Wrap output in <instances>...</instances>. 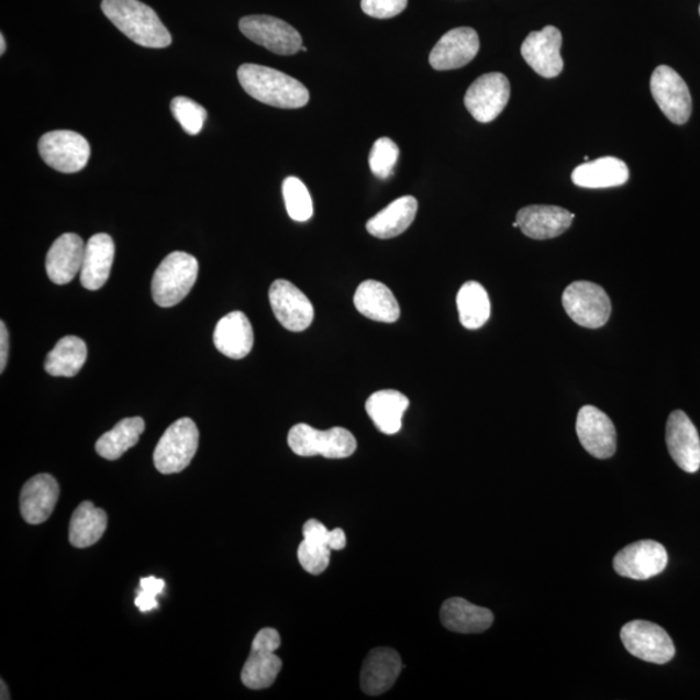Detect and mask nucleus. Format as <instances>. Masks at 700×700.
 Wrapping results in <instances>:
<instances>
[{"label":"nucleus","mask_w":700,"mask_h":700,"mask_svg":"<svg viewBox=\"0 0 700 700\" xmlns=\"http://www.w3.org/2000/svg\"><path fill=\"white\" fill-rule=\"evenodd\" d=\"M620 638L627 652L644 662L666 664L673 660L676 654L675 644L669 634L662 626L646 620H633L626 623L620 632Z\"/></svg>","instance_id":"obj_9"},{"label":"nucleus","mask_w":700,"mask_h":700,"mask_svg":"<svg viewBox=\"0 0 700 700\" xmlns=\"http://www.w3.org/2000/svg\"><path fill=\"white\" fill-rule=\"evenodd\" d=\"M199 274V263L186 252H173L158 265L153 279L156 304L171 308L190 293Z\"/></svg>","instance_id":"obj_3"},{"label":"nucleus","mask_w":700,"mask_h":700,"mask_svg":"<svg viewBox=\"0 0 700 700\" xmlns=\"http://www.w3.org/2000/svg\"><path fill=\"white\" fill-rule=\"evenodd\" d=\"M5 53V41H4V35L0 34V54H4Z\"/></svg>","instance_id":"obj_42"},{"label":"nucleus","mask_w":700,"mask_h":700,"mask_svg":"<svg viewBox=\"0 0 700 700\" xmlns=\"http://www.w3.org/2000/svg\"><path fill=\"white\" fill-rule=\"evenodd\" d=\"M569 319L581 327L599 329L611 315V300L601 286L580 280L569 285L562 298Z\"/></svg>","instance_id":"obj_6"},{"label":"nucleus","mask_w":700,"mask_h":700,"mask_svg":"<svg viewBox=\"0 0 700 700\" xmlns=\"http://www.w3.org/2000/svg\"><path fill=\"white\" fill-rule=\"evenodd\" d=\"M2 685H0V688H2V700H9L10 699V695H9V689H7V685L4 684V681L2 680V682H0Z\"/></svg>","instance_id":"obj_41"},{"label":"nucleus","mask_w":700,"mask_h":700,"mask_svg":"<svg viewBox=\"0 0 700 700\" xmlns=\"http://www.w3.org/2000/svg\"><path fill=\"white\" fill-rule=\"evenodd\" d=\"M457 307L462 326L467 330H478L485 326L489 320V296L486 288L478 281H467L460 287L457 296Z\"/></svg>","instance_id":"obj_34"},{"label":"nucleus","mask_w":700,"mask_h":700,"mask_svg":"<svg viewBox=\"0 0 700 700\" xmlns=\"http://www.w3.org/2000/svg\"><path fill=\"white\" fill-rule=\"evenodd\" d=\"M141 590L136 593L135 605L142 612H148L158 609L156 597L163 593L165 581L156 579L154 576L143 577L141 580Z\"/></svg>","instance_id":"obj_38"},{"label":"nucleus","mask_w":700,"mask_h":700,"mask_svg":"<svg viewBox=\"0 0 700 700\" xmlns=\"http://www.w3.org/2000/svg\"><path fill=\"white\" fill-rule=\"evenodd\" d=\"M304 541L299 546L298 557L302 568L312 575H321L330 566L331 551H343L346 536L342 529L329 531L324 524L310 519L302 526Z\"/></svg>","instance_id":"obj_11"},{"label":"nucleus","mask_w":700,"mask_h":700,"mask_svg":"<svg viewBox=\"0 0 700 700\" xmlns=\"http://www.w3.org/2000/svg\"><path fill=\"white\" fill-rule=\"evenodd\" d=\"M668 565L666 547L653 540H642L627 545L613 558L616 574L632 580H648L659 575Z\"/></svg>","instance_id":"obj_13"},{"label":"nucleus","mask_w":700,"mask_h":700,"mask_svg":"<svg viewBox=\"0 0 700 700\" xmlns=\"http://www.w3.org/2000/svg\"><path fill=\"white\" fill-rule=\"evenodd\" d=\"M408 0H363L360 7L374 19H392L405 11Z\"/></svg>","instance_id":"obj_39"},{"label":"nucleus","mask_w":700,"mask_h":700,"mask_svg":"<svg viewBox=\"0 0 700 700\" xmlns=\"http://www.w3.org/2000/svg\"><path fill=\"white\" fill-rule=\"evenodd\" d=\"M288 445L300 457L343 459L356 452L357 440L352 432L342 427L320 431L300 423L288 433Z\"/></svg>","instance_id":"obj_4"},{"label":"nucleus","mask_w":700,"mask_h":700,"mask_svg":"<svg viewBox=\"0 0 700 700\" xmlns=\"http://www.w3.org/2000/svg\"><path fill=\"white\" fill-rule=\"evenodd\" d=\"M269 300L274 315L288 331L307 330L314 320V308L308 296L291 281L278 279L269 290Z\"/></svg>","instance_id":"obj_15"},{"label":"nucleus","mask_w":700,"mask_h":700,"mask_svg":"<svg viewBox=\"0 0 700 700\" xmlns=\"http://www.w3.org/2000/svg\"><path fill=\"white\" fill-rule=\"evenodd\" d=\"M402 669L401 656L393 648L371 649L360 670V687L367 696H381L391 689Z\"/></svg>","instance_id":"obj_22"},{"label":"nucleus","mask_w":700,"mask_h":700,"mask_svg":"<svg viewBox=\"0 0 700 700\" xmlns=\"http://www.w3.org/2000/svg\"><path fill=\"white\" fill-rule=\"evenodd\" d=\"M105 18L142 47L165 48L171 45V35L157 13L140 0H103Z\"/></svg>","instance_id":"obj_2"},{"label":"nucleus","mask_w":700,"mask_h":700,"mask_svg":"<svg viewBox=\"0 0 700 700\" xmlns=\"http://www.w3.org/2000/svg\"><path fill=\"white\" fill-rule=\"evenodd\" d=\"M86 358H88V346L82 338L65 336L48 353L45 369L53 377H76L81 371Z\"/></svg>","instance_id":"obj_32"},{"label":"nucleus","mask_w":700,"mask_h":700,"mask_svg":"<svg viewBox=\"0 0 700 700\" xmlns=\"http://www.w3.org/2000/svg\"><path fill=\"white\" fill-rule=\"evenodd\" d=\"M199 447V430L190 418H182L165 431L154 453L158 473H182L191 464Z\"/></svg>","instance_id":"obj_5"},{"label":"nucleus","mask_w":700,"mask_h":700,"mask_svg":"<svg viewBox=\"0 0 700 700\" xmlns=\"http://www.w3.org/2000/svg\"><path fill=\"white\" fill-rule=\"evenodd\" d=\"M510 82L502 74L479 77L465 96V105L481 124L492 122L502 113L510 99Z\"/></svg>","instance_id":"obj_14"},{"label":"nucleus","mask_w":700,"mask_h":700,"mask_svg":"<svg viewBox=\"0 0 700 700\" xmlns=\"http://www.w3.org/2000/svg\"><path fill=\"white\" fill-rule=\"evenodd\" d=\"M630 179V169L616 157H601L577 166L573 182L582 189H610L623 186Z\"/></svg>","instance_id":"obj_28"},{"label":"nucleus","mask_w":700,"mask_h":700,"mask_svg":"<svg viewBox=\"0 0 700 700\" xmlns=\"http://www.w3.org/2000/svg\"><path fill=\"white\" fill-rule=\"evenodd\" d=\"M213 342L223 356L233 359L247 357L254 348L255 335L252 324L242 312H233L216 323Z\"/></svg>","instance_id":"obj_24"},{"label":"nucleus","mask_w":700,"mask_h":700,"mask_svg":"<svg viewBox=\"0 0 700 700\" xmlns=\"http://www.w3.org/2000/svg\"><path fill=\"white\" fill-rule=\"evenodd\" d=\"M38 149L43 162L65 175L81 171L91 156L88 140L70 130H55L43 135Z\"/></svg>","instance_id":"obj_7"},{"label":"nucleus","mask_w":700,"mask_h":700,"mask_svg":"<svg viewBox=\"0 0 700 700\" xmlns=\"http://www.w3.org/2000/svg\"><path fill=\"white\" fill-rule=\"evenodd\" d=\"M480 48L479 35L473 27H456L436 43L430 54V64L436 70H452L471 63Z\"/></svg>","instance_id":"obj_18"},{"label":"nucleus","mask_w":700,"mask_h":700,"mask_svg":"<svg viewBox=\"0 0 700 700\" xmlns=\"http://www.w3.org/2000/svg\"><path fill=\"white\" fill-rule=\"evenodd\" d=\"M666 442L670 457L685 473L695 474L700 468V438L695 423L681 410L670 413Z\"/></svg>","instance_id":"obj_17"},{"label":"nucleus","mask_w":700,"mask_h":700,"mask_svg":"<svg viewBox=\"0 0 700 700\" xmlns=\"http://www.w3.org/2000/svg\"><path fill=\"white\" fill-rule=\"evenodd\" d=\"M108 525L107 512L85 501L71 515L69 524V541L77 548L96 545L103 537Z\"/></svg>","instance_id":"obj_31"},{"label":"nucleus","mask_w":700,"mask_h":700,"mask_svg":"<svg viewBox=\"0 0 700 700\" xmlns=\"http://www.w3.org/2000/svg\"><path fill=\"white\" fill-rule=\"evenodd\" d=\"M114 258V243L108 234H96L85 247L81 285L89 291H98L110 278Z\"/></svg>","instance_id":"obj_25"},{"label":"nucleus","mask_w":700,"mask_h":700,"mask_svg":"<svg viewBox=\"0 0 700 700\" xmlns=\"http://www.w3.org/2000/svg\"><path fill=\"white\" fill-rule=\"evenodd\" d=\"M284 198L288 215L293 221L307 222L313 215V201L299 178L288 177L284 182Z\"/></svg>","instance_id":"obj_35"},{"label":"nucleus","mask_w":700,"mask_h":700,"mask_svg":"<svg viewBox=\"0 0 700 700\" xmlns=\"http://www.w3.org/2000/svg\"><path fill=\"white\" fill-rule=\"evenodd\" d=\"M10 338L4 322H0V373H3L9 359Z\"/></svg>","instance_id":"obj_40"},{"label":"nucleus","mask_w":700,"mask_h":700,"mask_svg":"<svg viewBox=\"0 0 700 700\" xmlns=\"http://www.w3.org/2000/svg\"><path fill=\"white\" fill-rule=\"evenodd\" d=\"M699 13H700V7H699Z\"/></svg>","instance_id":"obj_43"},{"label":"nucleus","mask_w":700,"mask_h":700,"mask_svg":"<svg viewBox=\"0 0 700 700\" xmlns=\"http://www.w3.org/2000/svg\"><path fill=\"white\" fill-rule=\"evenodd\" d=\"M355 305L366 319L382 323H395L401 314L399 302L392 291L377 280H366L359 285L355 295Z\"/></svg>","instance_id":"obj_27"},{"label":"nucleus","mask_w":700,"mask_h":700,"mask_svg":"<svg viewBox=\"0 0 700 700\" xmlns=\"http://www.w3.org/2000/svg\"><path fill=\"white\" fill-rule=\"evenodd\" d=\"M418 212V201L413 197H402L382 209L367 222L366 229L379 240H392L411 226Z\"/></svg>","instance_id":"obj_29"},{"label":"nucleus","mask_w":700,"mask_h":700,"mask_svg":"<svg viewBox=\"0 0 700 700\" xmlns=\"http://www.w3.org/2000/svg\"><path fill=\"white\" fill-rule=\"evenodd\" d=\"M440 618L446 630L464 634L486 632L495 622L492 611L457 597L444 602Z\"/></svg>","instance_id":"obj_26"},{"label":"nucleus","mask_w":700,"mask_h":700,"mask_svg":"<svg viewBox=\"0 0 700 700\" xmlns=\"http://www.w3.org/2000/svg\"><path fill=\"white\" fill-rule=\"evenodd\" d=\"M240 27L245 37L274 54L288 56L301 52L300 33L284 20L268 14H254L243 18Z\"/></svg>","instance_id":"obj_10"},{"label":"nucleus","mask_w":700,"mask_h":700,"mask_svg":"<svg viewBox=\"0 0 700 700\" xmlns=\"http://www.w3.org/2000/svg\"><path fill=\"white\" fill-rule=\"evenodd\" d=\"M170 110L179 125L190 135H198L203 130L207 111L203 105L186 97H177L171 100Z\"/></svg>","instance_id":"obj_36"},{"label":"nucleus","mask_w":700,"mask_h":700,"mask_svg":"<svg viewBox=\"0 0 700 700\" xmlns=\"http://www.w3.org/2000/svg\"><path fill=\"white\" fill-rule=\"evenodd\" d=\"M399 157L400 148L392 140L379 138L374 143L369 156L370 169L374 176L380 179L391 177Z\"/></svg>","instance_id":"obj_37"},{"label":"nucleus","mask_w":700,"mask_h":700,"mask_svg":"<svg viewBox=\"0 0 700 700\" xmlns=\"http://www.w3.org/2000/svg\"><path fill=\"white\" fill-rule=\"evenodd\" d=\"M562 33L559 29L548 25L541 32H532L522 45V56L526 64L545 78H554L562 74L560 56Z\"/></svg>","instance_id":"obj_19"},{"label":"nucleus","mask_w":700,"mask_h":700,"mask_svg":"<svg viewBox=\"0 0 700 700\" xmlns=\"http://www.w3.org/2000/svg\"><path fill=\"white\" fill-rule=\"evenodd\" d=\"M280 646V636L273 627L257 633L252 644L249 658L242 670V682L252 690H263L276 682L281 669V660L276 655Z\"/></svg>","instance_id":"obj_8"},{"label":"nucleus","mask_w":700,"mask_h":700,"mask_svg":"<svg viewBox=\"0 0 700 700\" xmlns=\"http://www.w3.org/2000/svg\"><path fill=\"white\" fill-rule=\"evenodd\" d=\"M144 429H146V423L141 416L122 420L98 440L96 445L97 453L100 457L110 460L121 458L130 447L138 444Z\"/></svg>","instance_id":"obj_33"},{"label":"nucleus","mask_w":700,"mask_h":700,"mask_svg":"<svg viewBox=\"0 0 700 700\" xmlns=\"http://www.w3.org/2000/svg\"><path fill=\"white\" fill-rule=\"evenodd\" d=\"M649 86L656 104L666 118L676 125L687 124L692 102L688 85L681 76L667 65H660L654 70Z\"/></svg>","instance_id":"obj_12"},{"label":"nucleus","mask_w":700,"mask_h":700,"mask_svg":"<svg viewBox=\"0 0 700 700\" xmlns=\"http://www.w3.org/2000/svg\"><path fill=\"white\" fill-rule=\"evenodd\" d=\"M574 213L567 209L553 205H530L516 214L518 227L525 236L535 241L557 237L571 227Z\"/></svg>","instance_id":"obj_20"},{"label":"nucleus","mask_w":700,"mask_h":700,"mask_svg":"<svg viewBox=\"0 0 700 700\" xmlns=\"http://www.w3.org/2000/svg\"><path fill=\"white\" fill-rule=\"evenodd\" d=\"M237 79L245 92L264 104L296 110L309 103L310 93L298 79L257 64H243Z\"/></svg>","instance_id":"obj_1"},{"label":"nucleus","mask_w":700,"mask_h":700,"mask_svg":"<svg viewBox=\"0 0 700 700\" xmlns=\"http://www.w3.org/2000/svg\"><path fill=\"white\" fill-rule=\"evenodd\" d=\"M86 244L77 234H63L49 248L46 271L55 285H68L81 273Z\"/></svg>","instance_id":"obj_23"},{"label":"nucleus","mask_w":700,"mask_h":700,"mask_svg":"<svg viewBox=\"0 0 700 700\" xmlns=\"http://www.w3.org/2000/svg\"><path fill=\"white\" fill-rule=\"evenodd\" d=\"M59 493V485L52 475L40 474L27 480L20 495L24 521L33 525L45 523L55 510Z\"/></svg>","instance_id":"obj_21"},{"label":"nucleus","mask_w":700,"mask_h":700,"mask_svg":"<svg viewBox=\"0 0 700 700\" xmlns=\"http://www.w3.org/2000/svg\"><path fill=\"white\" fill-rule=\"evenodd\" d=\"M576 432L590 456L608 459L615 454V425L603 411L590 405L581 408L577 414Z\"/></svg>","instance_id":"obj_16"},{"label":"nucleus","mask_w":700,"mask_h":700,"mask_svg":"<svg viewBox=\"0 0 700 700\" xmlns=\"http://www.w3.org/2000/svg\"><path fill=\"white\" fill-rule=\"evenodd\" d=\"M410 405L405 395L386 389L375 392L366 402L367 414L385 435H396L402 429V418Z\"/></svg>","instance_id":"obj_30"}]
</instances>
